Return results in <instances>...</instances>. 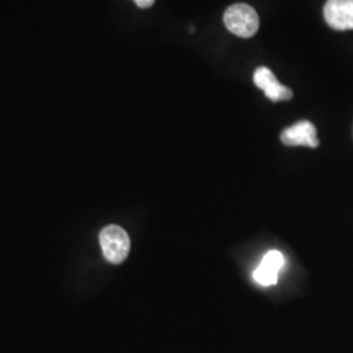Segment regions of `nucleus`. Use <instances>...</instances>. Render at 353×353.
<instances>
[{
    "label": "nucleus",
    "mask_w": 353,
    "mask_h": 353,
    "mask_svg": "<svg viewBox=\"0 0 353 353\" xmlns=\"http://www.w3.org/2000/svg\"><path fill=\"white\" fill-rule=\"evenodd\" d=\"M224 24L228 30L242 38H250L259 29V16L256 11L243 3L233 4L224 13Z\"/></svg>",
    "instance_id": "obj_1"
},
{
    "label": "nucleus",
    "mask_w": 353,
    "mask_h": 353,
    "mask_svg": "<svg viewBox=\"0 0 353 353\" xmlns=\"http://www.w3.org/2000/svg\"><path fill=\"white\" fill-rule=\"evenodd\" d=\"M100 245L106 261L113 265L122 263L130 252V237L118 225L103 228L100 233Z\"/></svg>",
    "instance_id": "obj_2"
},
{
    "label": "nucleus",
    "mask_w": 353,
    "mask_h": 353,
    "mask_svg": "<svg viewBox=\"0 0 353 353\" xmlns=\"http://www.w3.org/2000/svg\"><path fill=\"white\" fill-rule=\"evenodd\" d=\"M323 14L327 26L335 30L353 29V0H327Z\"/></svg>",
    "instance_id": "obj_3"
},
{
    "label": "nucleus",
    "mask_w": 353,
    "mask_h": 353,
    "mask_svg": "<svg viewBox=\"0 0 353 353\" xmlns=\"http://www.w3.org/2000/svg\"><path fill=\"white\" fill-rule=\"evenodd\" d=\"M254 83L265 92V97L271 101H288L293 97V92L288 87L281 85L276 76L267 67H259L254 72Z\"/></svg>",
    "instance_id": "obj_4"
},
{
    "label": "nucleus",
    "mask_w": 353,
    "mask_h": 353,
    "mask_svg": "<svg viewBox=\"0 0 353 353\" xmlns=\"http://www.w3.org/2000/svg\"><path fill=\"white\" fill-rule=\"evenodd\" d=\"M280 139L283 144L288 147H310V148H316L319 145V140L316 138V128L312 122L309 121H300L294 123L293 126L285 128Z\"/></svg>",
    "instance_id": "obj_5"
},
{
    "label": "nucleus",
    "mask_w": 353,
    "mask_h": 353,
    "mask_svg": "<svg viewBox=\"0 0 353 353\" xmlns=\"http://www.w3.org/2000/svg\"><path fill=\"white\" fill-rule=\"evenodd\" d=\"M284 262L285 259L281 252L271 250L263 256L262 263L254 271L252 278L263 287L274 285L278 281L279 272L284 267Z\"/></svg>",
    "instance_id": "obj_6"
},
{
    "label": "nucleus",
    "mask_w": 353,
    "mask_h": 353,
    "mask_svg": "<svg viewBox=\"0 0 353 353\" xmlns=\"http://www.w3.org/2000/svg\"><path fill=\"white\" fill-rule=\"evenodd\" d=\"M134 1L137 3V6L140 8H150L154 3V0H134Z\"/></svg>",
    "instance_id": "obj_7"
}]
</instances>
